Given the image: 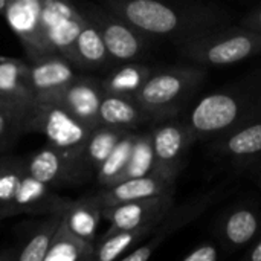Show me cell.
Masks as SVG:
<instances>
[{
    "mask_svg": "<svg viewBox=\"0 0 261 261\" xmlns=\"http://www.w3.org/2000/svg\"><path fill=\"white\" fill-rule=\"evenodd\" d=\"M106 8L151 40L180 44L193 37L228 26L231 14L208 0H104Z\"/></svg>",
    "mask_w": 261,
    "mask_h": 261,
    "instance_id": "obj_1",
    "label": "cell"
},
{
    "mask_svg": "<svg viewBox=\"0 0 261 261\" xmlns=\"http://www.w3.org/2000/svg\"><path fill=\"white\" fill-rule=\"evenodd\" d=\"M261 118V64L205 95L184 118L197 142H210Z\"/></svg>",
    "mask_w": 261,
    "mask_h": 261,
    "instance_id": "obj_2",
    "label": "cell"
},
{
    "mask_svg": "<svg viewBox=\"0 0 261 261\" xmlns=\"http://www.w3.org/2000/svg\"><path fill=\"white\" fill-rule=\"evenodd\" d=\"M208 78V67L187 63L154 70L135 95L153 125L177 118Z\"/></svg>",
    "mask_w": 261,
    "mask_h": 261,
    "instance_id": "obj_3",
    "label": "cell"
},
{
    "mask_svg": "<svg viewBox=\"0 0 261 261\" xmlns=\"http://www.w3.org/2000/svg\"><path fill=\"white\" fill-rule=\"evenodd\" d=\"M188 63L203 67H223L261 54V32L245 26H222L177 44Z\"/></svg>",
    "mask_w": 261,
    "mask_h": 261,
    "instance_id": "obj_4",
    "label": "cell"
},
{
    "mask_svg": "<svg viewBox=\"0 0 261 261\" xmlns=\"http://www.w3.org/2000/svg\"><path fill=\"white\" fill-rule=\"evenodd\" d=\"M229 191V184L222 182L200 191L179 205H173L170 211L159 222L156 229L151 232L150 239L145 243H139L135 249L121 257V261H145L148 260L171 236L187 228L199 217H202L216 202H219Z\"/></svg>",
    "mask_w": 261,
    "mask_h": 261,
    "instance_id": "obj_5",
    "label": "cell"
},
{
    "mask_svg": "<svg viewBox=\"0 0 261 261\" xmlns=\"http://www.w3.org/2000/svg\"><path fill=\"white\" fill-rule=\"evenodd\" d=\"M92 127L81 122L60 102L54 99H34L28 133L37 132L46 136L47 144L73 154H83Z\"/></svg>",
    "mask_w": 261,
    "mask_h": 261,
    "instance_id": "obj_6",
    "label": "cell"
},
{
    "mask_svg": "<svg viewBox=\"0 0 261 261\" xmlns=\"http://www.w3.org/2000/svg\"><path fill=\"white\" fill-rule=\"evenodd\" d=\"M78 9L99 31L112 63L138 61L148 50L153 40L106 6L99 8L87 3Z\"/></svg>",
    "mask_w": 261,
    "mask_h": 261,
    "instance_id": "obj_7",
    "label": "cell"
},
{
    "mask_svg": "<svg viewBox=\"0 0 261 261\" xmlns=\"http://www.w3.org/2000/svg\"><path fill=\"white\" fill-rule=\"evenodd\" d=\"M26 171L52 190L78 187L95 177L83 154L67 153L50 144L26 158Z\"/></svg>",
    "mask_w": 261,
    "mask_h": 261,
    "instance_id": "obj_8",
    "label": "cell"
},
{
    "mask_svg": "<svg viewBox=\"0 0 261 261\" xmlns=\"http://www.w3.org/2000/svg\"><path fill=\"white\" fill-rule=\"evenodd\" d=\"M151 142L154 151L153 173L179 179L187 165V154L197 138L185 119H165L151 125Z\"/></svg>",
    "mask_w": 261,
    "mask_h": 261,
    "instance_id": "obj_9",
    "label": "cell"
},
{
    "mask_svg": "<svg viewBox=\"0 0 261 261\" xmlns=\"http://www.w3.org/2000/svg\"><path fill=\"white\" fill-rule=\"evenodd\" d=\"M260 236L261 205L254 199L232 203L214 223V237L226 254L246 249Z\"/></svg>",
    "mask_w": 261,
    "mask_h": 261,
    "instance_id": "obj_10",
    "label": "cell"
},
{
    "mask_svg": "<svg viewBox=\"0 0 261 261\" xmlns=\"http://www.w3.org/2000/svg\"><path fill=\"white\" fill-rule=\"evenodd\" d=\"M84 20L78 6L70 0H43L41 32L47 52L60 54L72 63L73 43Z\"/></svg>",
    "mask_w": 261,
    "mask_h": 261,
    "instance_id": "obj_11",
    "label": "cell"
},
{
    "mask_svg": "<svg viewBox=\"0 0 261 261\" xmlns=\"http://www.w3.org/2000/svg\"><path fill=\"white\" fill-rule=\"evenodd\" d=\"M72 199L61 197L52 190L50 187L44 185L43 182L32 177L28 171H24L14 199L9 205L0 210V222L20 216V214H31V216H47L55 213H64L69 206Z\"/></svg>",
    "mask_w": 261,
    "mask_h": 261,
    "instance_id": "obj_12",
    "label": "cell"
},
{
    "mask_svg": "<svg viewBox=\"0 0 261 261\" xmlns=\"http://www.w3.org/2000/svg\"><path fill=\"white\" fill-rule=\"evenodd\" d=\"M208 148L214 158L229 161L239 171L258 164L261 162V118L210 141Z\"/></svg>",
    "mask_w": 261,
    "mask_h": 261,
    "instance_id": "obj_13",
    "label": "cell"
},
{
    "mask_svg": "<svg viewBox=\"0 0 261 261\" xmlns=\"http://www.w3.org/2000/svg\"><path fill=\"white\" fill-rule=\"evenodd\" d=\"M41 9L43 0H6L2 14L21 43L28 61L49 54L41 32Z\"/></svg>",
    "mask_w": 261,
    "mask_h": 261,
    "instance_id": "obj_14",
    "label": "cell"
},
{
    "mask_svg": "<svg viewBox=\"0 0 261 261\" xmlns=\"http://www.w3.org/2000/svg\"><path fill=\"white\" fill-rule=\"evenodd\" d=\"M174 194L176 193H168L102 208V219L109 223L107 231L158 226L174 205Z\"/></svg>",
    "mask_w": 261,
    "mask_h": 261,
    "instance_id": "obj_15",
    "label": "cell"
},
{
    "mask_svg": "<svg viewBox=\"0 0 261 261\" xmlns=\"http://www.w3.org/2000/svg\"><path fill=\"white\" fill-rule=\"evenodd\" d=\"M75 69L76 67L60 54H46L28 61V80L34 99H46L58 95L78 76Z\"/></svg>",
    "mask_w": 261,
    "mask_h": 261,
    "instance_id": "obj_16",
    "label": "cell"
},
{
    "mask_svg": "<svg viewBox=\"0 0 261 261\" xmlns=\"http://www.w3.org/2000/svg\"><path fill=\"white\" fill-rule=\"evenodd\" d=\"M102 96L104 92L99 78L78 75L58 95L46 99H54L60 102L75 118L93 128L95 125H98V112Z\"/></svg>",
    "mask_w": 261,
    "mask_h": 261,
    "instance_id": "obj_17",
    "label": "cell"
},
{
    "mask_svg": "<svg viewBox=\"0 0 261 261\" xmlns=\"http://www.w3.org/2000/svg\"><path fill=\"white\" fill-rule=\"evenodd\" d=\"M176 184H177L176 177L150 173L141 177L125 179L115 185L101 188L96 193V196L102 208H106V206H113V205H119L124 202H130V200H139V199L154 197L161 194L176 193Z\"/></svg>",
    "mask_w": 261,
    "mask_h": 261,
    "instance_id": "obj_18",
    "label": "cell"
},
{
    "mask_svg": "<svg viewBox=\"0 0 261 261\" xmlns=\"http://www.w3.org/2000/svg\"><path fill=\"white\" fill-rule=\"evenodd\" d=\"M61 220V213L44 216L26 232L18 245L0 251V261H44L49 243Z\"/></svg>",
    "mask_w": 261,
    "mask_h": 261,
    "instance_id": "obj_19",
    "label": "cell"
},
{
    "mask_svg": "<svg viewBox=\"0 0 261 261\" xmlns=\"http://www.w3.org/2000/svg\"><path fill=\"white\" fill-rule=\"evenodd\" d=\"M98 124L124 130H141L142 127H151L153 121L135 96L104 93L98 112Z\"/></svg>",
    "mask_w": 261,
    "mask_h": 261,
    "instance_id": "obj_20",
    "label": "cell"
},
{
    "mask_svg": "<svg viewBox=\"0 0 261 261\" xmlns=\"http://www.w3.org/2000/svg\"><path fill=\"white\" fill-rule=\"evenodd\" d=\"M102 220V205L96 194L72 199L66 211L63 213V222L66 226L80 236L81 239L95 243L98 236V226Z\"/></svg>",
    "mask_w": 261,
    "mask_h": 261,
    "instance_id": "obj_21",
    "label": "cell"
},
{
    "mask_svg": "<svg viewBox=\"0 0 261 261\" xmlns=\"http://www.w3.org/2000/svg\"><path fill=\"white\" fill-rule=\"evenodd\" d=\"M86 18V17H84ZM73 66L86 70H98L112 64L106 43L90 20H84L73 43Z\"/></svg>",
    "mask_w": 261,
    "mask_h": 261,
    "instance_id": "obj_22",
    "label": "cell"
},
{
    "mask_svg": "<svg viewBox=\"0 0 261 261\" xmlns=\"http://www.w3.org/2000/svg\"><path fill=\"white\" fill-rule=\"evenodd\" d=\"M156 226H139L133 229L106 231L95 242L93 261L121 260L122 255L135 249L141 242L147 240Z\"/></svg>",
    "mask_w": 261,
    "mask_h": 261,
    "instance_id": "obj_23",
    "label": "cell"
},
{
    "mask_svg": "<svg viewBox=\"0 0 261 261\" xmlns=\"http://www.w3.org/2000/svg\"><path fill=\"white\" fill-rule=\"evenodd\" d=\"M0 99L14 104L34 102L28 80V61L0 55Z\"/></svg>",
    "mask_w": 261,
    "mask_h": 261,
    "instance_id": "obj_24",
    "label": "cell"
},
{
    "mask_svg": "<svg viewBox=\"0 0 261 261\" xmlns=\"http://www.w3.org/2000/svg\"><path fill=\"white\" fill-rule=\"evenodd\" d=\"M154 70V67L138 61L119 63L101 78L102 92L107 95L135 96Z\"/></svg>",
    "mask_w": 261,
    "mask_h": 261,
    "instance_id": "obj_25",
    "label": "cell"
},
{
    "mask_svg": "<svg viewBox=\"0 0 261 261\" xmlns=\"http://www.w3.org/2000/svg\"><path fill=\"white\" fill-rule=\"evenodd\" d=\"M95 243L72 232L61 220L46 252L44 261H93Z\"/></svg>",
    "mask_w": 261,
    "mask_h": 261,
    "instance_id": "obj_26",
    "label": "cell"
},
{
    "mask_svg": "<svg viewBox=\"0 0 261 261\" xmlns=\"http://www.w3.org/2000/svg\"><path fill=\"white\" fill-rule=\"evenodd\" d=\"M127 132L128 130L106 125V124H98L90 130L89 139L83 150V156L87 165L93 170V173H96L99 165L106 161V158L110 154L113 147Z\"/></svg>",
    "mask_w": 261,
    "mask_h": 261,
    "instance_id": "obj_27",
    "label": "cell"
},
{
    "mask_svg": "<svg viewBox=\"0 0 261 261\" xmlns=\"http://www.w3.org/2000/svg\"><path fill=\"white\" fill-rule=\"evenodd\" d=\"M136 132L138 130H128L118 141V144L113 147L110 154L106 158V161L96 170L95 180H96V185L99 188H106V187H110V185L118 182L119 174L124 171V168H125V165H127V162L130 159V153H132V148H133Z\"/></svg>",
    "mask_w": 261,
    "mask_h": 261,
    "instance_id": "obj_28",
    "label": "cell"
},
{
    "mask_svg": "<svg viewBox=\"0 0 261 261\" xmlns=\"http://www.w3.org/2000/svg\"><path fill=\"white\" fill-rule=\"evenodd\" d=\"M32 104L0 106V153L8 151L20 136L28 133V118Z\"/></svg>",
    "mask_w": 261,
    "mask_h": 261,
    "instance_id": "obj_29",
    "label": "cell"
},
{
    "mask_svg": "<svg viewBox=\"0 0 261 261\" xmlns=\"http://www.w3.org/2000/svg\"><path fill=\"white\" fill-rule=\"evenodd\" d=\"M153 170H154V151H153L151 127H150V128L136 132V138L133 142L130 159H128L124 171L119 174L118 182L125 180V179H132V177H141V176L150 174V173H153Z\"/></svg>",
    "mask_w": 261,
    "mask_h": 261,
    "instance_id": "obj_30",
    "label": "cell"
},
{
    "mask_svg": "<svg viewBox=\"0 0 261 261\" xmlns=\"http://www.w3.org/2000/svg\"><path fill=\"white\" fill-rule=\"evenodd\" d=\"M26 171V159L20 156H0V210L11 203L17 187Z\"/></svg>",
    "mask_w": 261,
    "mask_h": 261,
    "instance_id": "obj_31",
    "label": "cell"
},
{
    "mask_svg": "<svg viewBox=\"0 0 261 261\" xmlns=\"http://www.w3.org/2000/svg\"><path fill=\"white\" fill-rule=\"evenodd\" d=\"M220 246L211 242H203L194 246L182 260L184 261H216L219 258Z\"/></svg>",
    "mask_w": 261,
    "mask_h": 261,
    "instance_id": "obj_32",
    "label": "cell"
},
{
    "mask_svg": "<svg viewBox=\"0 0 261 261\" xmlns=\"http://www.w3.org/2000/svg\"><path fill=\"white\" fill-rule=\"evenodd\" d=\"M239 24L245 26V28H249L252 31L261 32V5L254 8L252 11H249L248 14H245Z\"/></svg>",
    "mask_w": 261,
    "mask_h": 261,
    "instance_id": "obj_33",
    "label": "cell"
},
{
    "mask_svg": "<svg viewBox=\"0 0 261 261\" xmlns=\"http://www.w3.org/2000/svg\"><path fill=\"white\" fill-rule=\"evenodd\" d=\"M243 260L246 261H261V236L252 242L248 248H246V252L243 255Z\"/></svg>",
    "mask_w": 261,
    "mask_h": 261,
    "instance_id": "obj_34",
    "label": "cell"
},
{
    "mask_svg": "<svg viewBox=\"0 0 261 261\" xmlns=\"http://www.w3.org/2000/svg\"><path fill=\"white\" fill-rule=\"evenodd\" d=\"M242 173H245L258 188H261V162L260 164H255V165H251V167H248L245 171H242Z\"/></svg>",
    "mask_w": 261,
    "mask_h": 261,
    "instance_id": "obj_35",
    "label": "cell"
},
{
    "mask_svg": "<svg viewBox=\"0 0 261 261\" xmlns=\"http://www.w3.org/2000/svg\"><path fill=\"white\" fill-rule=\"evenodd\" d=\"M5 6H6V0H0V14H3Z\"/></svg>",
    "mask_w": 261,
    "mask_h": 261,
    "instance_id": "obj_36",
    "label": "cell"
},
{
    "mask_svg": "<svg viewBox=\"0 0 261 261\" xmlns=\"http://www.w3.org/2000/svg\"><path fill=\"white\" fill-rule=\"evenodd\" d=\"M3 104H14V102H6V101H3V99H0V106H3Z\"/></svg>",
    "mask_w": 261,
    "mask_h": 261,
    "instance_id": "obj_37",
    "label": "cell"
},
{
    "mask_svg": "<svg viewBox=\"0 0 261 261\" xmlns=\"http://www.w3.org/2000/svg\"><path fill=\"white\" fill-rule=\"evenodd\" d=\"M258 164H260V162H258Z\"/></svg>",
    "mask_w": 261,
    "mask_h": 261,
    "instance_id": "obj_38",
    "label": "cell"
}]
</instances>
